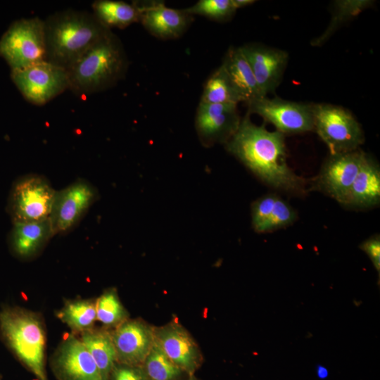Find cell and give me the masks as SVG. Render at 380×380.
I'll list each match as a JSON object with an SVG mask.
<instances>
[{
    "label": "cell",
    "instance_id": "cell-28",
    "mask_svg": "<svg viewBox=\"0 0 380 380\" xmlns=\"http://www.w3.org/2000/svg\"><path fill=\"white\" fill-rule=\"evenodd\" d=\"M183 11L190 15H198L220 21L229 19L236 10L232 0H200Z\"/></svg>",
    "mask_w": 380,
    "mask_h": 380
},
{
    "label": "cell",
    "instance_id": "cell-17",
    "mask_svg": "<svg viewBox=\"0 0 380 380\" xmlns=\"http://www.w3.org/2000/svg\"><path fill=\"white\" fill-rule=\"evenodd\" d=\"M139 13V21L154 37L161 39L179 37L193 20L183 9L165 6L162 1H134Z\"/></svg>",
    "mask_w": 380,
    "mask_h": 380
},
{
    "label": "cell",
    "instance_id": "cell-13",
    "mask_svg": "<svg viewBox=\"0 0 380 380\" xmlns=\"http://www.w3.org/2000/svg\"><path fill=\"white\" fill-rule=\"evenodd\" d=\"M50 365L58 380H103L85 346L73 334L59 344L51 358Z\"/></svg>",
    "mask_w": 380,
    "mask_h": 380
},
{
    "label": "cell",
    "instance_id": "cell-30",
    "mask_svg": "<svg viewBox=\"0 0 380 380\" xmlns=\"http://www.w3.org/2000/svg\"><path fill=\"white\" fill-rule=\"evenodd\" d=\"M277 196L265 195L256 200L252 205V224L255 232L263 233L264 228L272 214Z\"/></svg>",
    "mask_w": 380,
    "mask_h": 380
},
{
    "label": "cell",
    "instance_id": "cell-22",
    "mask_svg": "<svg viewBox=\"0 0 380 380\" xmlns=\"http://www.w3.org/2000/svg\"><path fill=\"white\" fill-rule=\"evenodd\" d=\"M91 6L94 16L109 30L112 27L122 29L139 21V13L134 2L97 0Z\"/></svg>",
    "mask_w": 380,
    "mask_h": 380
},
{
    "label": "cell",
    "instance_id": "cell-31",
    "mask_svg": "<svg viewBox=\"0 0 380 380\" xmlns=\"http://www.w3.org/2000/svg\"><path fill=\"white\" fill-rule=\"evenodd\" d=\"M108 380H148L142 366L116 362Z\"/></svg>",
    "mask_w": 380,
    "mask_h": 380
},
{
    "label": "cell",
    "instance_id": "cell-7",
    "mask_svg": "<svg viewBox=\"0 0 380 380\" xmlns=\"http://www.w3.org/2000/svg\"><path fill=\"white\" fill-rule=\"evenodd\" d=\"M314 129L331 154L356 151L364 141L360 123L342 107L313 104Z\"/></svg>",
    "mask_w": 380,
    "mask_h": 380
},
{
    "label": "cell",
    "instance_id": "cell-21",
    "mask_svg": "<svg viewBox=\"0 0 380 380\" xmlns=\"http://www.w3.org/2000/svg\"><path fill=\"white\" fill-rule=\"evenodd\" d=\"M81 341L97 365L103 380H108L117 362V356L111 332L94 328L81 333Z\"/></svg>",
    "mask_w": 380,
    "mask_h": 380
},
{
    "label": "cell",
    "instance_id": "cell-16",
    "mask_svg": "<svg viewBox=\"0 0 380 380\" xmlns=\"http://www.w3.org/2000/svg\"><path fill=\"white\" fill-rule=\"evenodd\" d=\"M363 152L354 151L331 154L318 177L319 186L338 202H346L360 169Z\"/></svg>",
    "mask_w": 380,
    "mask_h": 380
},
{
    "label": "cell",
    "instance_id": "cell-33",
    "mask_svg": "<svg viewBox=\"0 0 380 380\" xmlns=\"http://www.w3.org/2000/svg\"><path fill=\"white\" fill-rule=\"evenodd\" d=\"M255 1L253 0H232V3L236 10L251 5Z\"/></svg>",
    "mask_w": 380,
    "mask_h": 380
},
{
    "label": "cell",
    "instance_id": "cell-29",
    "mask_svg": "<svg viewBox=\"0 0 380 380\" xmlns=\"http://www.w3.org/2000/svg\"><path fill=\"white\" fill-rule=\"evenodd\" d=\"M296 217L297 215L293 208L286 201L277 196L263 233L286 227L291 224Z\"/></svg>",
    "mask_w": 380,
    "mask_h": 380
},
{
    "label": "cell",
    "instance_id": "cell-12",
    "mask_svg": "<svg viewBox=\"0 0 380 380\" xmlns=\"http://www.w3.org/2000/svg\"><path fill=\"white\" fill-rule=\"evenodd\" d=\"M241 120L236 104L200 102L195 127L201 143L209 147L225 144L237 131Z\"/></svg>",
    "mask_w": 380,
    "mask_h": 380
},
{
    "label": "cell",
    "instance_id": "cell-3",
    "mask_svg": "<svg viewBox=\"0 0 380 380\" xmlns=\"http://www.w3.org/2000/svg\"><path fill=\"white\" fill-rule=\"evenodd\" d=\"M128 65L120 39L109 30L68 70L69 89L80 96L105 91L125 77Z\"/></svg>",
    "mask_w": 380,
    "mask_h": 380
},
{
    "label": "cell",
    "instance_id": "cell-8",
    "mask_svg": "<svg viewBox=\"0 0 380 380\" xmlns=\"http://www.w3.org/2000/svg\"><path fill=\"white\" fill-rule=\"evenodd\" d=\"M11 77L25 99L37 106L69 89L68 70L46 61L11 71Z\"/></svg>",
    "mask_w": 380,
    "mask_h": 380
},
{
    "label": "cell",
    "instance_id": "cell-11",
    "mask_svg": "<svg viewBox=\"0 0 380 380\" xmlns=\"http://www.w3.org/2000/svg\"><path fill=\"white\" fill-rule=\"evenodd\" d=\"M156 343L166 355L187 376L194 375L201 367L203 357L191 334L177 320L154 327Z\"/></svg>",
    "mask_w": 380,
    "mask_h": 380
},
{
    "label": "cell",
    "instance_id": "cell-34",
    "mask_svg": "<svg viewBox=\"0 0 380 380\" xmlns=\"http://www.w3.org/2000/svg\"><path fill=\"white\" fill-rule=\"evenodd\" d=\"M316 374L319 379H325L329 376V372L326 367L322 365H318L316 368Z\"/></svg>",
    "mask_w": 380,
    "mask_h": 380
},
{
    "label": "cell",
    "instance_id": "cell-9",
    "mask_svg": "<svg viewBox=\"0 0 380 380\" xmlns=\"http://www.w3.org/2000/svg\"><path fill=\"white\" fill-rule=\"evenodd\" d=\"M247 106L249 114L260 115L284 135L314 129L313 104L265 96L248 103Z\"/></svg>",
    "mask_w": 380,
    "mask_h": 380
},
{
    "label": "cell",
    "instance_id": "cell-2",
    "mask_svg": "<svg viewBox=\"0 0 380 380\" xmlns=\"http://www.w3.org/2000/svg\"><path fill=\"white\" fill-rule=\"evenodd\" d=\"M44 20L46 61L66 70L110 30L92 13L71 8Z\"/></svg>",
    "mask_w": 380,
    "mask_h": 380
},
{
    "label": "cell",
    "instance_id": "cell-5",
    "mask_svg": "<svg viewBox=\"0 0 380 380\" xmlns=\"http://www.w3.org/2000/svg\"><path fill=\"white\" fill-rule=\"evenodd\" d=\"M0 56L11 71L46 61L44 20L34 17L14 21L0 39Z\"/></svg>",
    "mask_w": 380,
    "mask_h": 380
},
{
    "label": "cell",
    "instance_id": "cell-10",
    "mask_svg": "<svg viewBox=\"0 0 380 380\" xmlns=\"http://www.w3.org/2000/svg\"><path fill=\"white\" fill-rule=\"evenodd\" d=\"M98 198L97 189L84 179L56 191L49 217L54 235L72 230Z\"/></svg>",
    "mask_w": 380,
    "mask_h": 380
},
{
    "label": "cell",
    "instance_id": "cell-25",
    "mask_svg": "<svg viewBox=\"0 0 380 380\" xmlns=\"http://www.w3.org/2000/svg\"><path fill=\"white\" fill-rule=\"evenodd\" d=\"M141 366L148 380H179L186 374L166 355L156 341Z\"/></svg>",
    "mask_w": 380,
    "mask_h": 380
},
{
    "label": "cell",
    "instance_id": "cell-26",
    "mask_svg": "<svg viewBox=\"0 0 380 380\" xmlns=\"http://www.w3.org/2000/svg\"><path fill=\"white\" fill-rule=\"evenodd\" d=\"M128 317L129 313L115 289L105 291L96 298V319L106 327H115Z\"/></svg>",
    "mask_w": 380,
    "mask_h": 380
},
{
    "label": "cell",
    "instance_id": "cell-15",
    "mask_svg": "<svg viewBox=\"0 0 380 380\" xmlns=\"http://www.w3.org/2000/svg\"><path fill=\"white\" fill-rule=\"evenodd\" d=\"M239 48L253 71L262 95L274 94L281 82L289 53L259 44H246Z\"/></svg>",
    "mask_w": 380,
    "mask_h": 380
},
{
    "label": "cell",
    "instance_id": "cell-6",
    "mask_svg": "<svg viewBox=\"0 0 380 380\" xmlns=\"http://www.w3.org/2000/svg\"><path fill=\"white\" fill-rule=\"evenodd\" d=\"M56 193L49 179L42 175L28 174L18 178L12 184L6 206L12 223L49 218Z\"/></svg>",
    "mask_w": 380,
    "mask_h": 380
},
{
    "label": "cell",
    "instance_id": "cell-18",
    "mask_svg": "<svg viewBox=\"0 0 380 380\" xmlns=\"http://www.w3.org/2000/svg\"><path fill=\"white\" fill-rule=\"evenodd\" d=\"M53 236L49 218H47L34 222L13 224L8 241L15 256L27 260L37 256Z\"/></svg>",
    "mask_w": 380,
    "mask_h": 380
},
{
    "label": "cell",
    "instance_id": "cell-27",
    "mask_svg": "<svg viewBox=\"0 0 380 380\" xmlns=\"http://www.w3.org/2000/svg\"><path fill=\"white\" fill-rule=\"evenodd\" d=\"M371 4V1L367 0L336 1L333 17L328 28L320 37L313 40L312 44L313 46L322 45L330 37L340 25L357 15Z\"/></svg>",
    "mask_w": 380,
    "mask_h": 380
},
{
    "label": "cell",
    "instance_id": "cell-4",
    "mask_svg": "<svg viewBox=\"0 0 380 380\" xmlns=\"http://www.w3.org/2000/svg\"><path fill=\"white\" fill-rule=\"evenodd\" d=\"M0 333L13 354L38 380H48L46 330L40 315L20 308H4L0 312Z\"/></svg>",
    "mask_w": 380,
    "mask_h": 380
},
{
    "label": "cell",
    "instance_id": "cell-19",
    "mask_svg": "<svg viewBox=\"0 0 380 380\" xmlns=\"http://www.w3.org/2000/svg\"><path fill=\"white\" fill-rule=\"evenodd\" d=\"M379 201V167L364 153L360 169L351 186L345 205L367 208L377 205Z\"/></svg>",
    "mask_w": 380,
    "mask_h": 380
},
{
    "label": "cell",
    "instance_id": "cell-23",
    "mask_svg": "<svg viewBox=\"0 0 380 380\" xmlns=\"http://www.w3.org/2000/svg\"><path fill=\"white\" fill-rule=\"evenodd\" d=\"M56 316L74 331L82 333L90 330L97 320L96 299L68 300Z\"/></svg>",
    "mask_w": 380,
    "mask_h": 380
},
{
    "label": "cell",
    "instance_id": "cell-24",
    "mask_svg": "<svg viewBox=\"0 0 380 380\" xmlns=\"http://www.w3.org/2000/svg\"><path fill=\"white\" fill-rule=\"evenodd\" d=\"M200 102L238 104L243 100L221 65L205 83Z\"/></svg>",
    "mask_w": 380,
    "mask_h": 380
},
{
    "label": "cell",
    "instance_id": "cell-35",
    "mask_svg": "<svg viewBox=\"0 0 380 380\" xmlns=\"http://www.w3.org/2000/svg\"><path fill=\"white\" fill-rule=\"evenodd\" d=\"M186 380H199L198 379H197L194 375H191V376H188V379Z\"/></svg>",
    "mask_w": 380,
    "mask_h": 380
},
{
    "label": "cell",
    "instance_id": "cell-20",
    "mask_svg": "<svg viewBox=\"0 0 380 380\" xmlns=\"http://www.w3.org/2000/svg\"><path fill=\"white\" fill-rule=\"evenodd\" d=\"M222 65L231 82L246 104L262 95L253 71L239 47H231L226 53Z\"/></svg>",
    "mask_w": 380,
    "mask_h": 380
},
{
    "label": "cell",
    "instance_id": "cell-32",
    "mask_svg": "<svg viewBox=\"0 0 380 380\" xmlns=\"http://www.w3.org/2000/svg\"><path fill=\"white\" fill-rule=\"evenodd\" d=\"M360 248L369 258L374 267L379 274L380 272V239L375 235L363 241Z\"/></svg>",
    "mask_w": 380,
    "mask_h": 380
},
{
    "label": "cell",
    "instance_id": "cell-14",
    "mask_svg": "<svg viewBox=\"0 0 380 380\" xmlns=\"http://www.w3.org/2000/svg\"><path fill=\"white\" fill-rule=\"evenodd\" d=\"M154 327L141 319H126L111 332L117 362L141 366L155 342Z\"/></svg>",
    "mask_w": 380,
    "mask_h": 380
},
{
    "label": "cell",
    "instance_id": "cell-1",
    "mask_svg": "<svg viewBox=\"0 0 380 380\" xmlns=\"http://www.w3.org/2000/svg\"><path fill=\"white\" fill-rule=\"evenodd\" d=\"M249 113L241 118L226 149L265 183L277 189L303 194L305 181L289 167L285 135L253 123Z\"/></svg>",
    "mask_w": 380,
    "mask_h": 380
}]
</instances>
